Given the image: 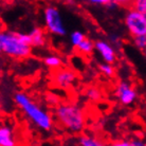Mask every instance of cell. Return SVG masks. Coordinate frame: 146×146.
<instances>
[{"instance_id":"603a6c76","label":"cell","mask_w":146,"mask_h":146,"mask_svg":"<svg viewBox=\"0 0 146 146\" xmlns=\"http://www.w3.org/2000/svg\"><path fill=\"white\" fill-rule=\"evenodd\" d=\"M109 41L113 44V46H115V44H117V42H119V41H121V39H120V37L117 36V35H110Z\"/></svg>"},{"instance_id":"5b68a950","label":"cell","mask_w":146,"mask_h":146,"mask_svg":"<svg viewBox=\"0 0 146 146\" xmlns=\"http://www.w3.org/2000/svg\"><path fill=\"white\" fill-rule=\"evenodd\" d=\"M124 25L130 37L146 35V17L132 7L125 14Z\"/></svg>"},{"instance_id":"8992f818","label":"cell","mask_w":146,"mask_h":146,"mask_svg":"<svg viewBox=\"0 0 146 146\" xmlns=\"http://www.w3.org/2000/svg\"><path fill=\"white\" fill-rule=\"evenodd\" d=\"M77 75L75 71L70 68H59L57 70H53L51 76L52 84L56 88L66 90L69 89L76 83Z\"/></svg>"},{"instance_id":"8fae6325","label":"cell","mask_w":146,"mask_h":146,"mask_svg":"<svg viewBox=\"0 0 146 146\" xmlns=\"http://www.w3.org/2000/svg\"><path fill=\"white\" fill-rule=\"evenodd\" d=\"M77 143L82 146H101L104 144L99 137L92 133H80Z\"/></svg>"},{"instance_id":"6da1fadb","label":"cell","mask_w":146,"mask_h":146,"mask_svg":"<svg viewBox=\"0 0 146 146\" xmlns=\"http://www.w3.org/2000/svg\"><path fill=\"white\" fill-rule=\"evenodd\" d=\"M14 102L16 106L21 110L25 117L42 131L49 132L54 127V119L52 114L42 106H40L26 92L18 91L14 94Z\"/></svg>"},{"instance_id":"9a60e30c","label":"cell","mask_w":146,"mask_h":146,"mask_svg":"<svg viewBox=\"0 0 146 146\" xmlns=\"http://www.w3.org/2000/svg\"><path fill=\"white\" fill-rule=\"evenodd\" d=\"M99 70L104 76L108 77V78H111L115 75V69L113 67V64H110V62H103L99 64Z\"/></svg>"},{"instance_id":"7402d4cb","label":"cell","mask_w":146,"mask_h":146,"mask_svg":"<svg viewBox=\"0 0 146 146\" xmlns=\"http://www.w3.org/2000/svg\"><path fill=\"white\" fill-rule=\"evenodd\" d=\"M113 145L115 146H132L131 141H127V140H121V142H114Z\"/></svg>"},{"instance_id":"5bb4252c","label":"cell","mask_w":146,"mask_h":146,"mask_svg":"<svg viewBox=\"0 0 146 146\" xmlns=\"http://www.w3.org/2000/svg\"><path fill=\"white\" fill-rule=\"evenodd\" d=\"M102 90L96 86H89L85 90V96L90 102H99L102 99Z\"/></svg>"},{"instance_id":"2e32d148","label":"cell","mask_w":146,"mask_h":146,"mask_svg":"<svg viewBox=\"0 0 146 146\" xmlns=\"http://www.w3.org/2000/svg\"><path fill=\"white\" fill-rule=\"evenodd\" d=\"M85 38H86V36H85V34L83 33V32H80L78 30L73 31L72 33L70 34V38H69L70 44H71V46H72L74 49H75Z\"/></svg>"},{"instance_id":"7c38bea8","label":"cell","mask_w":146,"mask_h":146,"mask_svg":"<svg viewBox=\"0 0 146 146\" xmlns=\"http://www.w3.org/2000/svg\"><path fill=\"white\" fill-rule=\"evenodd\" d=\"M76 52L80 55L83 56H90L95 50V41L91 40L90 38L86 37L82 42H80L76 48H75Z\"/></svg>"},{"instance_id":"ac0fdd59","label":"cell","mask_w":146,"mask_h":146,"mask_svg":"<svg viewBox=\"0 0 146 146\" xmlns=\"http://www.w3.org/2000/svg\"><path fill=\"white\" fill-rule=\"evenodd\" d=\"M130 7L137 10L146 17V0H133Z\"/></svg>"},{"instance_id":"44dd1931","label":"cell","mask_w":146,"mask_h":146,"mask_svg":"<svg viewBox=\"0 0 146 146\" xmlns=\"http://www.w3.org/2000/svg\"><path fill=\"white\" fill-rule=\"evenodd\" d=\"M47 103L51 106H57L59 103L57 102V96L55 95H48L47 96Z\"/></svg>"},{"instance_id":"ffe728a7","label":"cell","mask_w":146,"mask_h":146,"mask_svg":"<svg viewBox=\"0 0 146 146\" xmlns=\"http://www.w3.org/2000/svg\"><path fill=\"white\" fill-rule=\"evenodd\" d=\"M133 0H113V2L119 5V7H130Z\"/></svg>"},{"instance_id":"7a4b0ae2","label":"cell","mask_w":146,"mask_h":146,"mask_svg":"<svg viewBox=\"0 0 146 146\" xmlns=\"http://www.w3.org/2000/svg\"><path fill=\"white\" fill-rule=\"evenodd\" d=\"M56 124L69 135H80L86 128L85 111L74 103H59L54 107Z\"/></svg>"},{"instance_id":"9c48e42d","label":"cell","mask_w":146,"mask_h":146,"mask_svg":"<svg viewBox=\"0 0 146 146\" xmlns=\"http://www.w3.org/2000/svg\"><path fill=\"white\" fill-rule=\"evenodd\" d=\"M17 144L14 128L7 123H4L0 128V145L15 146Z\"/></svg>"},{"instance_id":"d6986e66","label":"cell","mask_w":146,"mask_h":146,"mask_svg":"<svg viewBox=\"0 0 146 146\" xmlns=\"http://www.w3.org/2000/svg\"><path fill=\"white\" fill-rule=\"evenodd\" d=\"M88 4L96 7H109L113 3V0H85Z\"/></svg>"},{"instance_id":"52a82bcc","label":"cell","mask_w":146,"mask_h":146,"mask_svg":"<svg viewBox=\"0 0 146 146\" xmlns=\"http://www.w3.org/2000/svg\"><path fill=\"white\" fill-rule=\"evenodd\" d=\"M114 95L122 106H130L138 98V92L130 83L122 80L115 86Z\"/></svg>"},{"instance_id":"30bf717a","label":"cell","mask_w":146,"mask_h":146,"mask_svg":"<svg viewBox=\"0 0 146 146\" xmlns=\"http://www.w3.org/2000/svg\"><path fill=\"white\" fill-rule=\"evenodd\" d=\"M47 30L40 27H35L29 32L31 37V44L33 48H44L47 44Z\"/></svg>"},{"instance_id":"277c9868","label":"cell","mask_w":146,"mask_h":146,"mask_svg":"<svg viewBox=\"0 0 146 146\" xmlns=\"http://www.w3.org/2000/svg\"><path fill=\"white\" fill-rule=\"evenodd\" d=\"M42 20L47 32L54 36H65L67 34L66 26L64 23L62 14L57 7L48 4L42 10Z\"/></svg>"},{"instance_id":"ba28073f","label":"cell","mask_w":146,"mask_h":146,"mask_svg":"<svg viewBox=\"0 0 146 146\" xmlns=\"http://www.w3.org/2000/svg\"><path fill=\"white\" fill-rule=\"evenodd\" d=\"M95 51L101 56L103 62L114 64L117 60V51L109 40H95Z\"/></svg>"},{"instance_id":"e0dca14e","label":"cell","mask_w":146,"mask_h":146,"mask_svg":"<svg viewBox=\"0 0 146 146\" xmlns=\"http://www.w3.org/2000/svg\"><path fill=\"white\" fill-rule=\"evenodd\" d=\"M132 38V44L135 46L138 50L144 51L146 49V35H140V36H135Z\"/></svg>"},{"instance_id":"4fadbf2b","label":"cell","mask_w":146,"mask_h":146,"mask_svg":"<svg viewBox=\"0 0 146 146\" xmlns=\"http://www.w3.org/2000/svg\"><path fill=\"white\" fill-rule=\"evenodd\" d=\"M44 65L47 67L48 69L57 70L62 68L64 65L62 58L57 54H48L44 57Z\"/></svg>"},{"instance_id":"d4e9b609","label":"cell","mask_w":146,"mask_h":146,"mask_svg":"<svg viewBox=\"0 0 146 146\" xmlns=\"http://www.w3.org/2000/svg\"><path fill=\"white\" fill-rule=\"evenodd\" d=\"M142 52H143V55H144V57L146 58V49L144 50V51H142Z\"/></svg>"},{"instance_id":"cb8c5ba5","label":"cell","mask_w":146,"mask_h":146,"mask_svg":"<svg viewBox=\"0 0 146 146\" xmlns=\"http://www.w3.org/2000/svg\"><path fill=\"white\" fill-rule=\"evenodd\" d=\"M131 145L132 146H143L144 145V142H142V140H140V139H132Z\"/></svg>"},{"instance_id":"3957f363","label":"cell","mask_w":146,"mask_h":146,"mask_svg":"<svg viewBox=\"0 0 146 146\" xmlns=\"http://www.w3.org/2000/svg\"><path fill=\"white\" fill-rule=\"evenodd\" d=\"M32 44L29 33L4 30L0 34V51L7 57L25 59L32 55Z\"/></svg>"}]
</instances>
